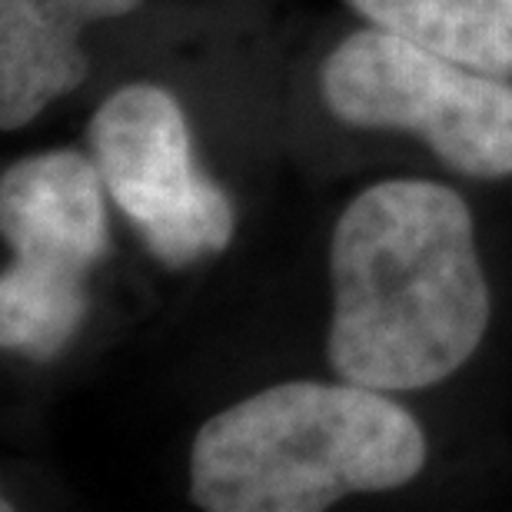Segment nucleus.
I'll return each mask as SVG.
<instances>
[{"mask_svg":"<svg viewBox=\"0 0 512 512\" xmlns=\"http://www.w3.org/2000/svg\"><path fill=\"white\" fill-rule=\"evenodd\" d=\"M0 230L14 253L0 276V343L47 363L87 320V276L110 247L94 157L50 150L7 167Z\"/></svg>","mask_w":512,"mask_h":512,"instance_id":"7ed1b4c3","label":"nucleus"},{"mask_svg":"<svg viewBox=\"0 0 512 512\" xmlns=\"http://www.w3.org/2000/svg\"><path fill=\"white\" fill-rule=\"evenodd\" d=\"M320 87L346 124L416 133L466 177L512 173V87L503 77L373 27L330 50Z\"/></svg>","mask_w":512,"mask_h":512,"instance_id":"20e7f679","label":"nucleus"},{"mask_svg":"<svg viewBox=\"0 0 512 512\" xmlns=\"http://www.w3.org/2000/svg\"><path fill=\"white\" fill-rule=\"evenodd\" d=\"M140 0H0V127H27L57 97L84 84L90 60L80 30L124 17Z\"/></svg>","mask_w":512,"mask_h":512,"instance_id":"423d86ee","label":"nucleus"},{"mask_svg":"<svg viewBox=\"0 0 512 512\" xmlns=\"http://www.w3.org/2000/svg\"><path fill=\"white\" fill-rule=\"evenodd\" d=\"M326 356L346 383L406 393L466 366L489 326L473 217L433 180H383L340 213L330 240Z\"/></svg>","mask_w":512,"mask_h":512,"instance_id":"f257e3e1","label":"nucleus"},{"mask_svg":"<svg viewBox=\"0 0 512 512\" xmlns=\"http://www.w3.org/2000/svg\"><path fill=\"white\" fill-rule=\"evenodd\" d=\"M373 27L493 77H512V0H346Z\"/></svg>","mask_w":512,"mask_h":512,"instance_id":"0eeeda50","label":"nucleus"},{"mask_svg":"<svg viewBox=\"0 0 512 512\" xmlns=\"http://www.w3.org/2000/svg\"><path fill=\"white\" fill-rule=\"evenodd\" d=\"M423 463V429L380 389L280 383L200 426L190 499L210 512H316L406 486Z\"/></svg>","mask_w":512,"mask_h":512,"instance_id":"f03ea898","label":"nucleus"},{"mask_svg":"<svg viewBox=\"0 0 512 512\" xmlns=\"http://www.w3.org/2000/svg\"><path fill=\"white\" fill-rule=\"evenodd\" d=\"M107 193L167 266L217 256L233 240V203L193 163L187 117L170 90L127 84L90 120Z\"/></svg>","mask_w":512,"mask_h":512,"instance_id":"39448f33","label":"nucleus"}]
</instances>
